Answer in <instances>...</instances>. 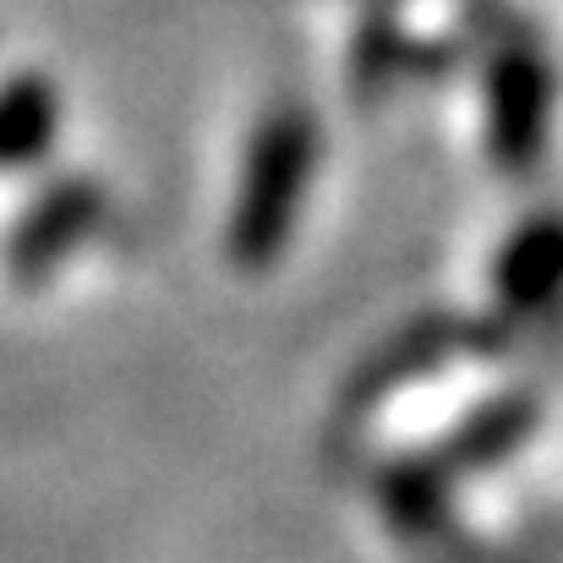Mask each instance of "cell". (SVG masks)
<instances>
[{
  "instance_id": "cell-1",
  "label": "cell",
  "mask_w": 563,
  "mask_h": 563,
  "mask_svg": "<svg viewBox=\"0 0 563 563\" xmlns=\"http://www.w3.org/2000/svg\"><path fill=\"white\" fill-rule=\"evenodd\" d=\"M312 121L301 110H274L246 154L241 170V197L230 213V257L241 268H268V257L285 246L296 208L307 197L312 176Z\"/></svg>"
},
{
  "instance_id": "cell-2",
  "label": "cell",
  "mask_w": 563,
  "mask_h": 563,
  "mask_svg": "<svg viewBox=\"0 0 563 563\" xmlns=\"http://www.w3.org/2000/svg\"><path fill=\"white\" fill-rule=\"evenodd\" d=\"M93 213H99V202H93V191L88 187L44 191V197L22 213V224L11 230V241H5V263H11V274H16V279H38L55 257H66V252L88 235Z\"/></svg>"
},
{
  "instance_id": "cell-3",
  "label": "cell",
  "mask_w": 563,
  "mask_h": 563,
  "mask_svg": "<svg viewBox=\"0 0 563 563\" xmlns=\"http://www.w3.org/2000/svg\"><path fill=\"white\" fill-rule=\"evenodd\" d=\"M55 93L44 77H5L0 82V170H22L49 154L55 143Z\"/></svg>"
},
{
  "instance_id": "cell-4",
  "label": "cell",
  "mask_w": 563,
  "mask_h": 563,
  "mask_svg": "<svg viewBox=\"0 0 563 563\" xmlns=\"http://www.w3.org/2000/svg\"><path fill=\"white\" fill-rule=\"evenodd\" d=\"M542 104H548V93H542V77L531 66L515 60V66L498 71V82H493V137H498L504 154H515V159L531 154Z\"/></svg>"
}]
</instances>
